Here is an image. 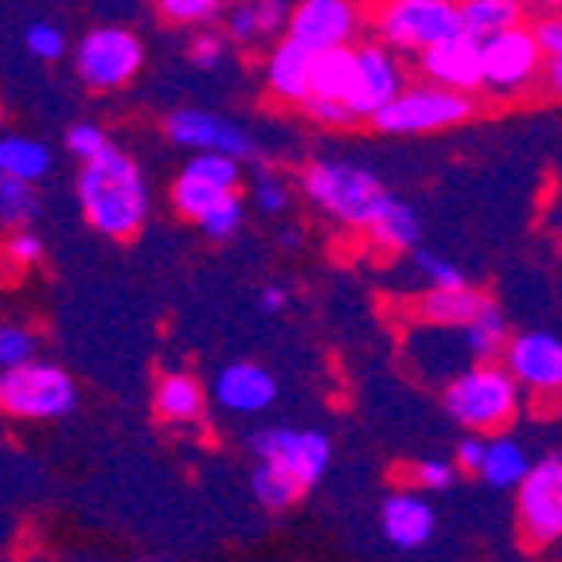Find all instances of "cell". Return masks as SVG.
I'll return each mask as SVG.
<instances>
[{"mask_svg":"<svg viewBox=\"0 0 562 562\" xmlns=\"http://www.w3.org/2000/svg\"><path fill=\"white\" fill-rule=\"evenodd\" d=\"M418 67L434 87L469 94V90L484 87V44H476L473 35L457 32L430 52H422Z\"/></svg>","mask_w":562,"mask_h":562,"instance_id":"cell-14","label":"cell"},{"mask_svg":"<svg viewBox=\"0 0 562 562\" xmlns=\"http://www.w3.org/2000/svg\"><path fill=\"white\" fill-rule=\"evenodd\" d=\"M383 536L391 539L403 551H414V547L430 543L434 536V508L422 496H411V492H395L386 496L383 504Z\"/></svg>","mask_w":562,"mask_h":562,"instance_id":"cell-18","label":"cell"},{"mask_svg":"<svg viewBox=\"0 0 562 562\" xmlns=\"http://www.w3.org/2000/svg\"><path fill=\"white\" fill-rule=\"evenodd\" d=\"M531 461H527V449L516 438H496L488 441V461H484L481 476L492 488H519L531 473Z\"/></svg>","mask_w":562,"mask_h":562,"instance_id":"cell-24","label":"cell"},{"mask_svg":"<svg viewBox=\"0 0 562 562\" xmlns=\"http://www.w3.org/2000/svg\"><path fill=\"white\" fill-rule=\"evenodd\" d=\"M79 403L67 371L52 363H27V368L0 375V406L16 418H59Z\"/></svg>","mask_w":562,"mask_h":562,"instance_id":"cell-6","label":"cell"},{"mask_svg":"<svg viewBox=\"0 0 562 562\" xmlns=\"http://www.w3.org/2000/svg\"><path fill=\"white\" fill-rule=\"evenodd\" d=\"M203 406V391L192 375H168L157 386V411L168 422H192Z\"/></svg>","mask_w":562,"mask_h":562,"instance_id":"cell-25","label":"cell"},{"mask_svg":"<svg viewBox=\"0 0 562 562\" xmlns=\"http://www.w3.org/2000/svg\"><path fill=\"white\" fill-rule=\"evenodd\" d=\"M547 52L531 27H512L484 44V87L488 94H519L539 79Z\"/></svg>","mask_w":562,"mask_h":562,"instance_id":"cell-9","label":"cell"},{"mask_svg":"<svg viewBox=\"0 0 562 562\" xmlns=\"http://www.w3.org/2000/svg\"><path fill=\"white\" fill-rule=\"evenodd\" d=\"M473 117V98L457 94V90L434 87V82H418L406 87L395 102L379 110L371 117L379 133H395V137H411V133H438L453 130V125Z\"/></svg>","mask_w":562,"mask_h":562,"instance_id":"cell-5","label":"cell"},{"mask_svg":"<svg viewBox=\"0 0 562 562\" xmlns=\"http://www.w3.org/2000/svg\"><path fill=\"white\" fill-rule=\"evenodd\" d=\"M516 504L527 543L547 547L562 539V457H547L527 473Z\"/></svg>","mask_w":562,"mask_h":562,"instance_id":"cell-10","label":"cell"},{"mask_svg":"<svg viewBox=\"0 0 562 562\" xmlns=\"http://www.w3.org/2000/svg\"><path fill=\"white\" fill-rule=\"evenodd\" d=\"M52 172V149L44 140L32 137H0V176H12V180H24V184H35Z\"/></svg>","mask_w":562,"mask_h":562,"instance_id":"cell-22","label":"cell"},{"mask_svg":"<svg viewBox=\"0 0 562 562\" xmlns=\"http://www.w3.org/2000/svg\"><path fill=\"white\" fill-rule=\"evenodd\" d=\"M278 383L262 363H231L215 379V398L235 414H258L273 403Z\"/></svg>","mask_w":562,"mask_h":562,"instance_id":"cell-17","label":"cell"},{"mask_svg":"<svg viewBox=\"0 0 562 562\" xmlns=\"http://www.w3.org/2000/svg\"><path fill=\"white\" fill-rule=\"evenodd\" d=\"M313 63L316 55L308 47L293 44L290 35L273 47L270 63H266V82H270V94L281 102L305 105L313 98Z\"/></svg>","mask_w":562,"mask_h":562,"instance_id":"cell-16","label":"cell"},{"mask_svg":"<svg viewBox=\"0 0 562 562\" xmlns=\"http://www.w3.org/2000/svg\"><path fill=\"white\" fill-rule=\"evenodd\" d=\"M539 4H547V9H562V0H539Z\"/></svg>","mask_w":562,"mask_h":562,"instance_id":"cell-47","label":"cell"},{"mask_svg":"<svg viewBox=\"0 0 562 562\" xmlns=\"http://www.w3.org/2000/svg\"><path fill=\"white\" fill-rule=\"evenodd\" d=\"M35 215H40L35 184L12 180V176H0V223H4V227L27 231V223H32Z\"/></svg>","mask_w":562,"mask_h":562,"instance_id":"cell-27","label":"cell"},{"mask_svg":"<svg viewBox=\"0 0 562 562\" xmlns=\"http://www.w3.org/2000/svg\"><path fill=\"white\" fill-rule=\"evenodd\" d=\"M200 227H203V235L215 238V243L231 238L238 227H243V200H238V195H227L223 203H215V207L200 220Z\"/></svg>","mask_w":562,"mask_h":562,"instance_id":"cell-32","label":"cell"},{"mask_svg":"<svg viewBox=\"0 0 562 562\" xmlns=\"http://www.w3.org/2000/svg\"><path fill=\"white\" fill-rule=\"evenodd\" d=\"M250 449L262 465H278L281 473H290L301 488L316 484L325 476L333 446L321 430H285V426H270L250 438Z\"/></svg>","mask_w":562,"mask_h":562,"instance_id":"cell-8","label":"cell"},{"mask_svg":"<svg viewBox=\"0 0 562 562\" xmlns=\"http://www.w3.org/2000/svg\"><path fill=\"white\" fill-rule=\"evenodd\" d=\"M446 414L476 434L508 430L519 414V383L508 368L496 363H476L473 371H461L446 386Z\"/></svg>","mask_w":562,"mask_h":562,"instance_id":"cell-2","label":"cell"},{"mask_svg":"<svg viewBox=\"0 0 562 562\" xmlns=\"http://www.w3.org/2000/svg\"><path fill=\"white\" fill-rule=\"evenodd\" d=\"M360 82V55L356 47H336V52H321L313 63V98L325 102H351Z\"/></svg>","mask_w":562,"mask_h":562,"instance_id":"cell-20","label":"cell"},{"mask_svg":"<svg viewBox=\"0 0 562 562\" xmlns=\"http://www.w3.org/2000/svg\"><path fill=\"white\" fill-rule=\"evenodd\" d=\"M32 356H35V336L27 333V328H16V325L0 328V375L35 363Z\"/></svg>","mask_w":562,"mask_h":562,"instance_id":"cell-31","label":"cell"},{"mask_svg":"<svg viewBox=\"0 0 562 562\" xmlns=\"http://www.w3.org/2000/svg\"><path fill=\"white\" fill-rule=\"evenodd\" d=\"M184 176L203 180V184L220 188V192H235L238 188V160L220 157V153H195L184 165Z\"/></svg>","mask_w":562,"mask_h":562,"instance_id":"cell-30","label":"cell"},{"mask_svg":"<svg viewBox=\"0 0 562 562\" xmlns=\"http://www.w3.org/2000/svg\"><path fill=\"white\" fill-rule=\"evenodd\" d=\"M140 63H145V47L125 27H94L75 47V70L94 90H117L133 82Z\"/></svg>","mask_w":562,"mask_h":562,"instance_id":"cell-7","label":"cell"},{"mask_svg":"<svg viewBox=\"0 0 562 562\" xmlns=\"http://www.w3.org/2000/svg\"><path fill=\"white\" fill-rule=\"evenodd\" d=\"M250 192H255V203L262 211H270V215H278L285 203H290V188H285V180L273 172H258L255 184H250Z\"/></svg>","mask_w":562,"mask_h":562,"instance_id":"cell-37","label":"cell"},{"mask_svg":"<svg viewBox=\"0 0 562 562\" xmlns=\"http://www.w3.org/2000/svg\"><path fill=\"white\" fill-rule=\"evenodd\" d=\"M484 461H488V441L461 438V446H457V465L465 469V473H481Z\"/></svg>","mask_w":562,"mask_h":562,"instance_id":"cell-43","label":"cell"},{"mask_svg":"<svg viewBox=\"0 0 562 562\" xmlns=\"http://www.w3.org/2000/svg\"><path fill=\"white\" fill-rule=\"evenodd\" d=\"M301 188L325 215L348 223V227H371L375 215L383 211V203L391 200L375 172L348 165V160H316V165H308Z\"/></svg>","mask_w":562,"mask_h":562,"instance_id":"cell-3","label":"cell"},{"mask_svg":"<svg viewBox=\"0 0 562 562\" xmlns=\"http://www.w3.org/2000/svg\"><path fill=\"white\" fill-rule=\"evenodd\" d=\"M301 243V231H285V246H297Z\"/></svg>","mask_w":562,"mask_h":562,"instance_id":"cell-46","label":"cell"},{"mask_svg":"<svg viewBox=\"0 0 562 562\" xmlns=\"http://www.w3.org/2000/svg\"><path fill=\"white\" fill-rule=\"evenodd\" d=\"M492 301L473 285H457V290H430L418 297V316L438 328H469L481 313H488Z\"/></svg>","mask_w":562,"mask_h":562,"instance_id":"cell-19","label":"cell"},{"mask_svg":"<svg viewBox=\"0 0 562 562\" xmlns=\"http://www.w3.org/2000/svg\"><path fill=\"white\" fill-rule=\"evenodd\" d=\"M504 363L519 386L539 395H562V340L554 333H519L512 336Z\"/></svg>","mask_w":562,"mask_h":562,"instance_id":"cell-13","label":"cell"},{"mask_svg":"<svg viewBox=\"0 0 562 562\" xmlns=\"http://www.w3.org/2000/svg\"><path fill=\"white\" fill-rule=\"evenodd\" d=\"M313 122H321V125H328V130H351V125L360 122V117L351 114V105H344V102H325V98H308L305 105H301Z\"/></svg>","mask_w":562,"mask_h":562,"instance_id":"cell-36","label":"cell"},{"mask_svg":"<svg viewBox=\"0 0 562 562\" xmlns=\"http://www.w3.org/2000/svg\"><path fill=\"white\" fill-rule=\"evenodd\" d=\"M105 149H110V140H105V133L98 130V125L82 122V125H70L67 130V153H75L82 165L94 160V157H102Z\"/></svg>","mask_w":562,"mask_h":562,"instance_id":"cell-34","label":"cell"},{"mask_svg":"<svg viewBox=\"0 0 562 562\" xmlns=\"http://www.w3.org/2000/svg\"><path fill=\"white\" fill-rule=\"evenodd\" d=\"M192 63L200 70H211L223 63V35L215 32H195L192 35Z\"/></svg>","mask_w":562,"mask_h":562,"instance_id":"cell-41","label":"cell"},{"mask_svg":"<svg viewBox=\"0 0 562 562\" xmlns=\"http://www.w3.org/2000/svg\"><path fill=\"white\" fill-rule=\"evenodd\" d=\"M27 52L40 55V59H59L67 52V35L55 24H32L27 27Z\"/></svg>","mask_w":562,"mask_h":562,"instance_id":"cell-38","label":"cell"},{"mask_svg":"<svg viewBox=\"0 0 562 562\" xmlns=\"http://www.w3.org/2000/svg\"><path fill=\"white\" fill-rule=\"evenodd\" d=\"M281 305H285V290H273V285H270V290L262 293V308H266V313H278Z\"/></svg>","mask_w":562,"mask_h":562,"instance_id":"cell-45","label":"cell"},{"mask_svg":"<svg viewBox=\"0 0 562 562\" xmlns=\"http://www.w3.org/2000/svg\"><path fill=\"white\" fill-rule=\"evenodd\" d=\"M512 27H524V0H461V32L476 44H488Z\"/></svg>","mask_w":562,"mask_h":562,"instance_id":"cell-21","label":"cell"},{"mask_svg":"<svg viewBox=\"0 0 562 562\" xmlns=\"http://www.w3.org/2000/svg\"><path fill=\"white\" fill-rule=\"evenodd\" d=\"M255 9H258V27H262V35H278L281 27L290 32L285 0H255Z\"/></svg>","mask_w":562,"mask_h":562,"instance_id":"cell-42","label":"cell"},{"mask_svg":"<svg viewBox=\"0 0 562 562\" xmlns=\"http://www.w3.org/2000/svg\"><path fill=\"white\" fill-rule=\"evenodd\" d=\"M223 0H157V12L172 24H207Z\"/></svg>","mask_w":562,"mask_h":562,"instance_id":"cell-33","label":"cell"},{"mask_svg":"<svg viewBox=\"0 0 562 562\" xmlns=\"http://www.w3.org/2000/svg\"><path fill=\"white\" fill-rule=\"evenodd\" d=\"M414 266H418V270L430 278L434 290H457V285H465L461 270H457L453 262H446V258L430 255V250H414Z\"/></svg>","mask_w":562,"mask_h":562,"instance_id":"cell-35","label":"cell"},{"mask_svg":"<svg viewBox=\"0 0 562 562\" xmlns=\"http://www.w3.org/2000/svg\"><path fill=\"white\" fill-rule=\"evenodd\" d=\"M227 35H231V40H238V44H250V40H258V35H262V27H258L255 0H250V4H238V9H231Z\"/></svg>","mask_w":562,"mask_h":562,"instance_id":"cell-40","label":"cell"},{"mask_svg":"<svg viewBox=\"0 0 562 562\" xmlns=\"http://www.w3.org/2000/svg\"><path fill=\"white\" fill-rule=\"evenodd\" d=\"M227 195H235V192H220V188L203 184V180H192V176H184V172H180V180L172 184L176 211H180V215H188V220H195V223H200L203 215L215 207V203L227 200Z\"/></svg>","mask_w":562,"mask_h":562,"instance_id":"cell-28","label":"cell"},{"mask_svg":"<svg viewBox=\"0 0 562 562\" xmlns=\"http://www.w3.org/2000/svg\"><path fill=\"white\" fill-rule=\"evenodd\" d=\"M250 484H255V496L266 504V508H290L301 492H305L290 473H281L278 465H258L255 476H250Z\"/></svg>","mask_w":562,"mask_h":562,"instance_id":"cell-29","label":"cell"},{"mask_svg":"<svg viewBox=\"0 0 562 562\" xmlns=\"http://www.w3.org/2000/svg\"><path fill=\"white\" fill-rule=\"evenodd\" d=\"M453 469L457 465H449V461H418V465L411 469V476H414V484L418 488H430V492H441V488H449L453 484Z\"/></svg>","mask_w":562,"mask_h":562,"instance_id":"cell-39","label":"cell"},{"mask_svg":"<svg viewBox=\"0 0 562 562\" xmlns=\"http://www.w3.org/2000/svg\"><path fill=\"white\" fill-rule=\"evenodd\" d=\"M368 231H371V238H375L379 246H386V250H414V246H418V238H422V220H418V211H414L411 203H403V200H395V195H391Z\"/></svg>","mask_w":562,"mask_h":562,"instance_id":"cell-23","label":"cell"},{"mask_svg":"<svg viewBox=\"0 0 562 562\" xmlns=\"http://www.w3.org/2000/svg\"><path fill=\"white\" fill-rule=\"evenodd\" d=\"M165 130L180 149L220 153V157H231V160L258 157L255 137L223 114H207V110H172V114L165 117Z\"/></svg>","mask_w":562,"mask_h":562,"instance_id":"cell-11","label":"cell"},{"mask_svg":"<svg viewBox=\"0 0 562 562\" xmlns=\"http://www.w3.org/2000/svg\"><path fill=\"white\" fill-rule=\"evenodd\" d=\"M360 55V82H356V94H351V114L360 117H375L379 110L395 102L398 94L406 90V75L398 67L395 52L383 44H363L356 47Z\"/></svg>","mask_w":562,"mask_h":562,"instance_id":"cell-15","label":"cell"},{"mask_svg":"<svg viewBox=\"0 0 562 562\" xmlns=\"http://www.w3.org/2000/svg\"><path fill=\"white\" fill-rule=\"evenodd\" d=\"M79 203L87 223L105 238H133L149 215V192L137 160L117 145L87 160L79 172Z\"/></svg>","mask_w":562,"mask_h":562,"instance_id":"cell-1","label":"cell"},{"mask_svg":"<svg viewBox=\"0 0 562 562\" xmlns=\"http://www.w3.org/2000/svg\"><path fill=\"white\" fill-rule=\"evenodd\" d=\"M465 340H469V351H473L481 363H492L496 356L508 351L512 336H508V325H504V316L496 313V305H492L488 313H481L473 325L465 328Z\"/></svg>","mask_w":562,"mask_h":562,"instance_id":"cell-26","label":"cell"},{"mask_svg":"<svg viewBox=\"0 0 562 562\" xmlns=\"http://www.w3.org/2000/svg\"><path fill=\"white\" fill-rule=\"evenodd\" d=\"M356 32H360L356 0H301L290 12V40L313 55L351 47Z\"/></svg>","mask_w":562,"mask_h":562,"instance_id":"cell-12","label":"cell"},{"mask_svg":"<svg viewBox=\"0 0 562 562\" xmlns=\"http://www.w3.org/2000/svg\"><path fill=\"white\" fill-rule=\"evenodd\" d=\"M40 255H44V243H40L32 231H16V235H12V243H9V258H12V262H20V266L40 262Z\"/></svg>","mask_w":562,"mask_h":562,"instance_id":"cell-44","label":"cell"},{"mask_svg":"<svg viewBox=\"0 0 562 562\" xmlns=\"http://www.w3.org/2000/svg\"><path fill=\"white\" fill-rule=\"evenodd\" d=\"M375 27L383 47L422 55L461 32V0H383Z\"/></svg>","mask_w":562,"mask_h":562,"instance_id":"cell-4","label":"cell"}]
</instances>
